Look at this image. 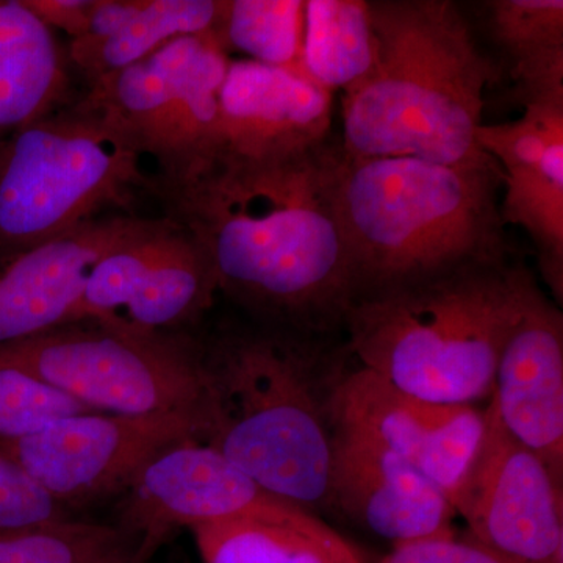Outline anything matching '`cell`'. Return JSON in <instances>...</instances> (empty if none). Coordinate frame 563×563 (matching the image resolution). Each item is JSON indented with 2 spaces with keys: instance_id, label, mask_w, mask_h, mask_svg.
<instances>
[{
  "instance_id": "cell-1",
  "label": "cell",
  "mask_w": 563,
  "mask_h": 563,
  "mask_svg": "<svg viewBox=\"0 0 563 563\" xmlns=\"http://www.w3.org/2000/svg\"><path fill=\"white\" fill-rule=\"evenodd\" d=\"M342 144L290 157L217 151L169 176L152 195L165 218L201 247L218 291L274 329L329 332L343 324L355 279L335 199Z\"/></svg>"
},
{
  "instance_id": "cell-2",
  "label": "cell",
  "mask_w": 563,
  "mask_h": 563,
  "mask_svg": "<svg viewBox=\"0 0 563 563\" xmlns=\"http://www.w3.org/2000/svg\"><path fill=\"white\" fill-rule=\"evenodd\" d=\"M373 69L343 96L344 154L498 165L479 147L498 66L451 0H372Z\"/></svg>"
},
{
  "instance_id": "cell-3",
  "label": "cell",
  "mask_w": 563,
  "mask_h": 563,
  "mask_svg": "<svg viewBox=\"0 0 563 563\" xmlns=\"http://www.w3.org/2000/svg\"><path fill=\"white\" fill-rule=\"evenodd\" d=\"M501 180L498 165L354 158L342 150L335 199L354 299L463 266L509 262Z\"/></svg>"
},
{
  "instance_id": "cell-4",
  "label": "cell",
  "mask_w": 563,
  "mask_h": 563,
  "mask_svg": "<svg viewBox=\"0 0 563 563\" xmlns=\"http://www.w3.org/2000/svg\"><path fill=\"white\" fill-rule=\"evenodd\" d=\"M206 393L196 442L309 512L329 507L331 390L306 335L228 333L202 346Z\"/></svg>"
},
{
  "instance_id": "cell-5",
  "label": "cell",
  "mask_w": 563,
  "mask_h": 563,
  "mask_svg": "<svg viewBox=\"0 0 563 563\" xmlns=\"http://www.w3.org/2000/svg\"><path fill=\"white\" fill-rule=\"evenodd\" d=\"M531 276L510 262L470 265L358 296L343 314L347 350L417 398L488 402Z\"/></svg>"
},
{
  "instance_id": "cell-6",
  "label": "cell",
  "mask_w": 563,
  "mask_h": 563,
  "mask_svg": "<svg viewBox=\"0 0 563 563\" xmlns=\"http://www.w3.org/2000/svg\"><path fill=\"white\" fill-rule=\"evenodd\" d=\"M101 110L63 107L0 143V255L31 250L109 207L129 209L157 173Z\"/></svg>"
},
{
  "instance_id": "cell-7",
  "label": "cell",
  "mask_w": 563,
  "mask_h": 563,
  "mask_svg": "<svg viewBox=\"0 0 563 563\" xmlns=\"http://www.w3.org/2000/svg\"><path fill=\"white\" fill-rule=\"evenodd\" d=\"M0 365L84 404L91 412H184L201 420L202 346L173 333H129L70 322L0 346Z\"/></svg>"
},
{
  "instance_id": "cell-8",
  "label": "cell",
  "mask_w": 563,
  "mask_h": 563,
  "mask_svg": "<svg viewBox=\"0 0 563 563\" xmlns=\"http://www.w3.org/2000/svg\"><path fill=\"white\" fill-rule=\"evenodd\" d=\"M229 63L213 36H180L95 81L81 101L128 133L157 174L169 176L220 150V95Z\"/></svg>"
},
{
  "instance_id": "cell-9",
  "label": "cell",
  "mask_w": 563,
  "mask_h": 563,
  "mask_svg": "<svg viewBox=\"0 0 563 563\" xmlns=\"http://www.w3.org/2000/svg\"><path fill=\"white\" fill-rule=\"evenodd\" d=\"M222 520L284 526L333 553L362 555L317 514L273 495L196 440L173 444L152 459L125 492L120 510V528L136 540L146 563L179 529Z\"/></svg>"
},
{
  "instance_id": "cell-10",
  "label": "cell",
  "mask_w": 563,
  "mask_h": 563,
  "mask_svg": "<svg viewBox=\"0 0 563 563\" xmlns=\"http://www.w3.org/2000/svg\"><path fill=\"white\" fill-rule=\"evenodd\" d=\"M192 413L111 415L60 418L0 451L18 463L63 509L125 493L144 466L173 444L198 440Z\"/></svg>"
},
{
  "instance_id": "cell-11",
  "label": "cell",
  "mask_w": 563,
  "mask_h": 563,
  "mask_svg": "<svg viewBox=\"0 0 563 563\" xmlns=\"http://www.w3.org/2000/svg\"><path fill=\"white\" fill-rule=\"evenodd\" d=\"M217 292L210 263L190 233L168 218L143 220L96 263L73 322L172 333L207 312Z\"/></svg>"
},
{
  "instance_id": "cell-12",
  "label": "cell",
  "mask_w": 563,
  "mask_h": 563,
  "mask_svg": "<svg viewBox=\"0 0 563 563\" xmlns=\"http://www.w3.org/2000/svg\"><path fill=\"white\" fill-rule=\"evenodd\" d=\"M487 428L453 507L468 536L515 563H563V484L515 440L492 401Z\"/></svg>"
},
{
  "instance_id": "cell-13",
  "label": "cell",
  "mask_w": 563,
  "mask_h": 563,
  "mask_svg": "<svg viewBox=\"0 0 563 563\" xmlns=\"http://www.w3.org/2000/svg\"><path fill=\"white\" fill-rule=\"evenodd\" d=\"M333 428L357 433L424 474L453 504L484 442L487 415L472 404L426 401L365 368L331 390Z\"/></svg>"
},
{
  "instance_id": "cell-14",
  "label": "cell",
  "mask_w": 563,
  "mask_h": 563,
  "mask_svg": "<svg viewBox=\"0 0 563 563\" xmlns=\"http://www.w3.org/2000/svg\"><path fill=\"white\" fill-rule=\"evenodd\" d=\"M477 143L501 169L504 224L528 233L544 284L562 307L563 102L532 103L520 120L484 124Z\"/></svg>"
},
{
  "instance_id": "cell-15",
  "label": "cell",
  "mask_w": 563,
  "mask_h": 563,
  "mask_svg": "<svg viewBox=\"0 0 563 563\" xmlns=\"http://www.w3.org/2000/svg\"><path fill=\"white\" fill-rule=\"evenodd\" d=\"M488 401L506 431L563 484V314L533 274L503 344Z\"/></svg>"
},
{
  "instance_id": "cell-16",
  "label": "cell",
  "mask_w": 563,
  "mask_h": 563,
  "mask_svg": "<svg viewBox=\"0 0 563 563\" xmlns=\"http://www.w3.org/2000/svg\"><path fill=\"white\" fill-rule=\"evenodd\" d=\"M143 220L96 218L51 242L0 255V346L70 324L96 263Z\"/></svg>"
},
{
  "instance_id": "cell-17",
  "label": "cell",
  "mask_w": 563,
  "mask_h": 563,
  "mask_svg": "<svg viewBox=\"0 0 563 563\" xmlns=\"http://www.w3.org/2000/svg\"><path fill=\"white\" fill-rule=\"evenodd\" d=\"M333 429L329 507L393 547L453 533V504L431 479L357 433Z\"/></svg>"
},
{
  "instance_id": "cell-18",
  "label": "cell",
  "mask_w": 563,
  "mask_h": 563,
  "mask_svg": "<svg viewBox=\"0 0 563 563\" xmlns=\"http://www.w3.org/2000/svg\"><path fill=\"white\" fill-rule=\"evenodd\" d=\"M332 92L303 74L231 60L220 95V150L244 158L290 157L332 139Z\"/></svg>"
},
{
  "instance_id": "cell-19",
  "label": "cell",
  "mask_w": 563,
  "mask_h": 563,
  "mask_svg": "<svg viewBox=\"0 0 563 563\" xmlns=\"http://www.w3.org/2000/svg\"><path fill=\"white\" fill-rule=\"evenodd\" d=\"M66 58L27 0H0V143L69 106Z\"/></svg>"
},
{
  "instance_id": "cell-20",
  "label": "cell",
  "mask_w": 563,
  "mask_h": 563,
  "mask_svg": "<svg viewBox=\"0 0 563 563\" xmlns=\"http://www.w3.org/2000/svg\"><path fill=\"white\" fill-rule=\"evenodd\" d=\"M479 9L518 101L563 102L562 0H488Z\"/></svg>"
},
{
  "instance_id": "cell-21",
  "label": "cell",
  "mask_w": 563,
  "mask_h": 563,
  "mask_svg": "<svg viewBox=\"0 0 563 563\" xmlns=\"http://www.w3.org/2000/svg\"><path fill=\"white\" fill-rule=\"evenodd\" d=\"M221 11L222 0H143L131 20L109 38L70 41L68 58L92 85L150 57L169 41L213 36Z\"/></svg>"
},
{
  "instance_id": "cell-22",
  "label": "cell",
  "mask_w": 563,
  "mask_h": 563,
  "mask_svg": "<svg viewBox=\"0 0 563 563\" xmlns=\"http://www.w3.org/2000/svg\"><path fill=\"white\" fill-rule=\"evenodd\" d=\"M376 40L366 0H303L301 65L324 90L357 87L373 69Z\"/></svg>"
},
{
  "instance_id": "cell-23",
  "label": "cell",
  "mask_w": 563,
  "mask_h": 563,
  "mask_svg": "<svg viewBox=\"0 0 563 563\" xmlns=\"http://www.w3.org/2000/svg\"><path fill=\"white\" fill-rule=\"evenodd\" d=\"M302 27L303 0H222L213 38L228 54L303 74Z\"/></svg>"
},
{
  "instance_id": "cell-24",
  "label": "cell",
  "mask_w": 563,
  "mask_h": 563,
  "mask_svg": "<svg viewBox=\"0 0 563 563\" xmlns=\"http://www.w3.org/2000/svg\"><path fill=\"white\" fill-rule=\"evenodd\" d=\"M202 563H366L333 553L302 533L255 520H222L190 528Z\"/></svg>"
},
{
  "instance_id": "cell-25",
  "label": "cell",
  "mask_w": 563,
  "mask_h": 563,
  "mask_svg": "<svg viewBox=\"0 0 563 563\" xmlns=\"http://www.w3.org/2000/svg\"><path fill=\"white\" fill-rule=\"evenodd\" d=\"M0 563H146L120 526L63 520L0 536Z\"/></svg>"
},
{
  "instance_id": "cell-26",
  "label": "cell",
  "mask_w": 563,
  "mask_h": 563,
  "mask_svg": "<svg viewBox=\"0 0 563 563\" xmlns=\"http://www.w3.org/2000/svg\"><path fill=\"white\" fill-rule=\"evenodd\" d=\"M90 409L27 374L0 365V442L20 439L44 426Z\"/></svg>"
},
{
  "instance_id": "cell-27",
  "label": "cell",
  "mask_w": 563,
  "mask_h": 563,
  "mask_svg": "<svg viewBox=\"0 0 563 563\" xmlns=\"http://www.w3.org/2000/svg\"><path fill=\"white\" fill-rule=\"evenodd\" d=\"M63 520H69L66 509L0 451V536Z\"/></svg>"
},
{
  "instance_id": "cell-28",
  "label": "cell",
  "mask_w": 563,
  "mask_h": 563,
  "mask_svg": "<svg viewBox=\"0 0 563 563\" xmlns=\"http://www.w3.org/2000/svg\"><path fill=\"white\" fill-rule=\"evenodd\" d=\"M376 563H515L490 548L474 540L465 533L455 537H432V539L418 540V542L398 544L393 547L390 553L385 554Z\"/></svg>"
}]
</instances>
